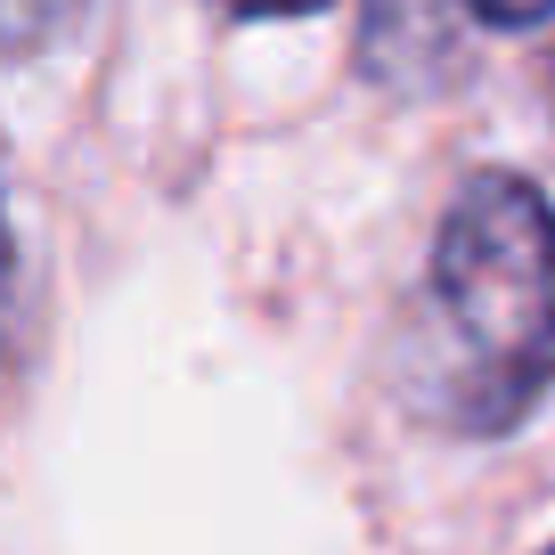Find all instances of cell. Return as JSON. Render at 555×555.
I'll use <instances>...</instances> for the list:
<instances>
[{"label":"cell","mask_w":555,"mask_h":555,"mask_svg":"<svg viewBox=\"0 0 555 555\" xmlns=\"http://www.w3.org/2000/svg\"><path fill=\"white\" fill-rule=\"evenodd\" d=\"M425 311L457 434H515L555 392V205L522 172H474L450 196Z\"/></svg>","instance_id":"obj_1"},{"label":"cell","mask_w":555,"mask_h":555,"mask_svg":"<svg viewBox=\"0 0 555 555\" xmlns=\"http://www.w3.org/2000/svg\"><path fill=\"white\" fill-rule=\"evenodd\" d=\"M474 66V0H360V74L392 99H434Z\"/></svg>","instance_id":"obj_2"},{"label":"cell","mask_w":555,"mask_h":555,"mask_svg":"<svg viewBox=\"0 0 555 555\" xmlns=\"http://www.w3.org/2000/svg\"><path fill=\"white\" fill-rule=\"evenodd\" d=\"M90 0H0V57H34V50H57L74 34Z\"/></svg>","instance_id":"obj_3"},{"label":"cell","mask_w":555,"mask_h":555,"mask_svg":"<svg viewBox=\"0 0 555 555\" xmlns=\"http://www.w3.org/2000/svg\"><path fill=\"white\" fill-rule=\"evenodd\" d=\"M482 25H506V34H531V25H555V0H474Z\"/></svg>","instance_id":"obj_4"},{"label":"cell","mask_w":555,"mask_h":555,"mask_svg":"<svg viewBox=\"0 0 555 555\" xmlns=\"http://www.w3.org/2000/svg\"><path fill=\"white\" fill-rule=\"evenodd\" d=\"M221 9H237V17H319L335 0H221Z\"/></svg>","instance_id":"obj_5"},{"label":"cell","mask_w":555,"mask_h":555,"mask_svg":"<svg viewBox=\"0 0 555 555\" xmlns=\"http://www.w3.org/2000/svg\"><path fill=\"white\" fill-rule=\"evenodd\" d=\"M9 295H17V237H9V205H0V335H9Z\"/></svg>","instance_id":"obj_6"},{"label":"cell","mask_w":555,"mask_h":555,"mask_svg":"<svg viewBox=\"0 0 555 555\" xmlns=\"http://www.w3.org/2000/svg\"><path fill=\"white\" fill-rule=\"evenodd\" d=\"M547 555H555V547H547Z\"/></svg>","instance_id":"obj_7"}]
</instances>
